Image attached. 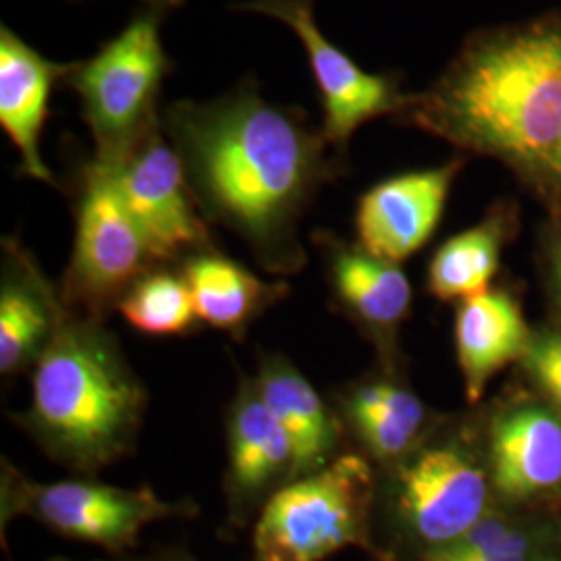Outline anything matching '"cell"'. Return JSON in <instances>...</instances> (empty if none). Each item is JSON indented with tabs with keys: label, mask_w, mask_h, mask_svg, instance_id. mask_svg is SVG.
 Listing matches in <instances>:
<instances>
[{
	"label": "cell",
	"mask_w": 561,
	"mask_h": 561,
	"mask_svg": "<svg viewBox=\"0 0 561 561\" xmlns=\"http://www.w3.org/2000/svg\"><path fill=\"white\" fill-rule=\"evenodd\" d=\"M545 561H561V553H556V556H551V558H547Z\"/></svg>",
	"instance_id": "f1b7e54d"
},
{
	"label": "cell",
	"mask_w": 561,
	"mask_h": 561,
	"mask_svg": "<svg viewBox=\"0 0 561 561\" xmlns=\"http://www.w3.org/2000/svg\"><path fill=\"white\" fill-rule=\"evenodd\" d=\"M510 215L495 210L479 225L449 238L428 264V291L437 300H468L489 289L500 268Z\"/></svg>",
	"instance_id": "44dd1931"
},
{
	"label": "cell",
	"mask_w": 561,
	"mask_h": 561,
	"mask_svg": "<svg viewBox=\"0 0 561 561\" xmlns=\"http://www.w3.org/2000/svg\"><path fill=\"white\" fill-rule=\"evenodd\" d=\"M183 279L192 289L198 319L233 333L243 331L268 301L275 300V287L213 250L190 256Z\"/></svg>",
	"instance_id": "d6986e66"
},
{
	"label": "cell",
	"mask_w": 561,
	"mask_h": 561,
	"mask_svg": "<svg viewBox=\"0 0 561 561\" xmlns=\"http://www.w3.org/2000/svg\"><path fill=\"white\" fill-rule=\"evenodd\" d=\"M231 9L280 21L300 38L321 94V131L335 150H343L368 121L400 117L408 102L400 81L364 71L329 41L317 23L314 0H243Z\"/></svg>",
	"instance_id": "9c48e42d"
},
{
	"label": "cell",
	"mask_w": 561,
	"mask_h": 561,
	"mask_svg": "<svg viewBox=\"0 0 561 561\" xmlns=\"http://www.w3.org/2000/svg\"><path fill=\"white\" fill-rule=\"evenodd\" d=\"M161 125L202 210L268 271H298V225L329 178L324 134L300 111L266 101L252 80L210 101L173 102Z\"/></svg>",
	"instance_id": "6da1fadb"
},
{
	"label": "cell",
	"mask_w": 561,
	"mask_h": 561,
	"mask_svg": "<svg viewBox=\"0 0 561 561\" xmlns=\"http://www.w3.org/2000/svg\"><path fill=\"white\" fill-rule=\"evenodd\" d=\"M121 314L146 335H180L194 321L196 304L183 275L146 273L119 301Z\"/></svg>",
	"instance_id": "603a6c76"
},
{
	"label": "cell",
	"mask_w": 561,
	"mask_h": 561,
	"mask_svg": "<svg viewBox=\"0 0 561 561\" xmlns=\"http://www.w3.org/2000/svg\"><path fill=\"white\" fill-rule=\"evenodd\" d=\"M489 479L460 447L422 451L403 466L391 495V524L426 561L463 539L493 510Z\"/></svg>",
	"instance_id": "52a82bcc"
},
{
	"label": "cell",
	"mask_w": 561,
	"mask_h": 561,
	"mask_svg": "<svg viewBox=\"0 0 561 561\" xmlns=\"http://www.w3.org/2000/svg\"><path fill=\"white\" fill-rule=\"evenodd\" d=\"M69 71L71 65L42 57L11 27H0V125L20 152L21 173L50 185L55 178L42 159L41 140L53 88Z\"/></svg>",
	"instance_id": "4fadbf2b"
},
{
	"label": "cell",
	"mask_w": 561,
	"mask_h": 561,
	"mask_svg": "<svg viewBox=\"0 0 561 561\" xmlns=\"http://www.w3.org/2000/svg\"><path fill=\"white\" fill-rule=\"evenodd\" d=\"M229 518L243 526L280 486L296 481L294 445L264 405L256 385L245 382L227 422Z\"/></svg>",
	"instance_id": "7c38bea8"
},
{
	"label": "cell",
	"mask_w": 561,
	"mask_h": 561,
	"mask_svg": "<svg viewBox=\"0 0 561 561\" xmlns=\"http://www.w3.org/2000/svg\"><path fill=\"white\" fill-rule=\"evenodd\" d=\"M533 343L520 306L510 294L486 289L463 300L456 314V352L466 398L479 401L489 381Z\"/></svg>",
	"instance_id": "2e32d148"
},
{
	"label": "cell",
	"mask_w": 561,
	"mask_h": 561,
	"mask_svg": "<svg viewBox=\"0 0 561 561\" xmlns=\"http://www.w3.org/2000/svg\"><path fill=\"white\" fill-rule=\"evenodd\" d=\"M254 385L294 445L296 479L312 474L337 458L340 421L291 362L279 356L264 360Z\"/></svg>",
	"instance_id": "e0dca14e"
},
{
	"label": "cell",
	"mask_w": 561,
	"mask_h": 561,
	"mask_svg": "<svg viewBox=\"0 0 561 561\" xmlns=\"http://www.w3.org/2000/svg\"><path fill=\"white\" fill-rule=\"evenodd\" d=\"M161 20V9L146 7L92 59L71 62L65 81L80 96L99 161H119L161 125L157 104L171 69Z\"/></svg>",
	"instance_id": "5b68a950"
},
{
	"label": "cell",
	"mask_w": 561,
	"mask_h": 561,
	"mask_svg": "<svg viewBox=\"0 0 561 561\" xmlns=\"http://www.w3.org/2000/svg\"><path fill=\"white\" fill-rule=\"evenodd\" d=\"M322 248L333 291L347 312L375 329H391L405 319L412 285L398 262L382 261L343 241L331 240Z\"/></svg>",
	"instance_id": "ac0fdd59"
},
{
	"label": "cell",
	"mask_w": 561,
	"mask_h": 561,
	"mask_svg": "<svg viewBox=\"0 0 561 561\" xmlns=\"http://www.w3.org/2000/svg\"><path fill=\"white\" fill-rule=\"evenodd\" d=\"M551 264H553V279H556V289H558V298L561 304V231L553 241V250H551Z\"/></svg>",
	"instance_id": "484cf974"
},
{
	"label": "cell",
	"mask_w": 561,
	"mask_h": 561,
	"mask_svg": "<svg viewBox=\"0 0 561 561\" xmlns=\"http://www.w3.org/2000/svg\"><path fill=\"white\" fill-rule=\"evenodd\" d=\"M144 389L96 322L62 317L34 364L30 426L55 458L96 470L140 431Z\"/></svg>",
	"instance_id": "3957f363"
},
{
	"label": "cell",
	"mask_w": 561,
	"mask_h": 561,
	"mask_svg": "<svg viewBox=\"0 0 561 561\" xmlns=\"http://www.w3.org/2000/svg\"><path fill=\"white\" fill-rule=\"evenodd\" d=\"M345 414L362 443L382 460L403 456L426 421L421 400L391 382H373L356 389L345 401Z\"/></svg>",
	"instance_id": "7402d4cb"
},
{
	"label": "cell",
	"mask_w": 561,
	"mask_h": 561,
	"mask_svg": "<svg viewBox=\"0 0 561 561\" xmlns=\"http://www.w3.org/2000/svg\"><path fill=\"white\" fill-rule=\"evenodd\" d=\"M400 119L541 180L561 140V11L472 34Z\"/></svg>",
	"instance_id": "7a4b0ae2"
},
{
	"label": "cell",
	"mask_w": 561,
	"mask_h": 561,
	"mask_svg": "<svg viewBox=\"0 0 561 561\" xmlns=\"http://www.w3.org/2000/svg\"><path fill=\"white\" fill-rule=\"evenodd\" d=\"M373 502L370 466L356 454L337 456L262 505L252 533L254 561H324L347 547L385 561L373 535Z\"/></svg>",
	"instance_id": "277c9868"
},
{
	"label": "cell",
	"mask_w": 561,
	"mask_h": 561,
	"mask_svg": "<svg viewBox=\"0 0 561 561\" xmlns=\"http://www.w3.org/2000/svg\"><path fill=\"white\" fill-rule=\"evenodd\" d=\"M62 310L36 262L13 241H4L0 294V370L15 375L36 364L53 340Z\"/></svg>",
	"instance_id": "9a60e30c"
},
{
	"label": "cell",
	"mask_w": 561,
	"mask_h": 561,
	"mask_svg": "<svg viewBox=\"0 0 561 561\" xmlns=\"http://www.w3.org/2000/svg\"><path fill=\"white\" fill-rule=\"evenodd\" d=\"M561 553V514L493 507L463 539L426 561H545Z\"/></svg>",
	"instance_id": "ffe728a7"
},
{
	"label": "cell",
	"mask_w": 561,
	"mask_h": 561,
	"mask_svg": "<svg viewBox=\"0 0 561 561\" xmlns=\"http://www.w3.org/2000/svg\"><path fill=\"white\" fill-rule=\"evenodd\" d=\"M491 482L510 505L561 486V421L541 405H518L493 422Z\"/></svg>",
	"instance_id": "5bb4252c"
},
{
	"label": "cell",
	"mask_w": 561,
	"mask_h": 561,
	"mask_svg": "<svg viewBox=\"0 0 561 561\" xmlns=\"http://www.w3.org/2000/svg\"><path fill=\"white\" fill-rule=\"evenodd\" d=\"M146 7H150V9H161V11H167V9H175V7H180L183 4V0H141Z\"/></svg>",
	"instance_id": "4316f807"
},
{
	"label": "cell",
	"mask_w": 561,
	"mask_h": 561,
	"mask_svg": "<svg viewBox=\"0 0 561 561\" xmlns=\"http://www.w3.org/2000/svg\"><path fill=\"white\" fill-rule=\"evenodd\" d=\"M460 159L433 169L401 173L373 185L356 210L358 245L382 261L401 262L416 254L442 222Z\"/></svg>",
	"instance_id": "8fae6325"
},
{
	"label": "cell",
	"mask_w": 561,
	"mask_h": 561,
	"mask_svg": "<svg viewBox=\"0 0 561 561\" xmlns=\"http://www.w3.org/2000/svg\"><path fill=\"white\" fill-rule=\"evenodd\" d=\"M190 503L161 500L150 489H121L92 481L50 484L15 479L2 484V518L30 516L65 539L96 545L111 553L129 551L154 522L190 516Z\"/></svg>",
	"instance_id": "8992f818"
},
{
	"label": "cell",
	"mask_w": 561,
	"mask_h": 561,
	"mask_svg": "<svg viewBox=\"0 0 561 561\" xmlns=\"http://www.w3.org/2000/svg\"><path fill=\"white\" fill-rule=\"evenodd\" d=\"M524 362L535 381L561 410V333H547L533 340Z\"/></svg>",
	"instance_id": "cb8c5ba5"
},
{
	"label": "cell",
	"mask_w": 561,
	"mask_h": 561,
	"mask_svg": "<svg viewBox=\"0 0 561 561\" xmlns=\"http://www.w3.org/2000/svg\"><path fill=\"white\" fill-rule=\"evenodd\" d=\"M539 183L561 198V140L558 144V148H556V152H553V157H551V161L547 164V169H545Z\"/></svg>",
	"instance_id": "d4e9b609"
},
{
	"label": "cell",
	"mask_w": 561,
	"mask_h": 561,
	"mask_svg": "<svg viewBox=\"0 0 561 561\" xmlns=\"http://www.w3.org/2000/svg\"><path fill=\"white\" fill-rule=\"evenodd\" d=\"M108 164L121 201L154 261H173L181 254H201L210 248L183 162L167 140L162 125L144 136L119 161Z\"/></svg>",
	"instance_id": "30bf717a"
},
{
	"label": "cell",
	"mask_w": 561,
	"mask_h": 561,
	"mask_svg": "<svg viewBox=\"0 0 561 561\" xmlns=\"http://www.w3.org/2000/svg\"><path fill=\"white\" fill-rule=\"evenodd\" d=\"M154 256L121 201L108 162L85 167L65 296L101 312L146 275Z\"/></svg>",
	"instance_id": "ba28073f"
},
{
	"label": "cell",
	"mask_w": 561,
	"mask_h": 561,
	"mask_svg": "<svg viewBox=\"0 0 561 561\" xmlns=\"http://www.w3.org/2000/svg\"><path fill=\"white\" fill-rule=\"evenodd\" d=\"M146 561H196L190 553H185V551H171V553H162V556H157V558H152V560Z\"/></svg>",
	"instance_id": "83f0119b"
}]
</instances>
